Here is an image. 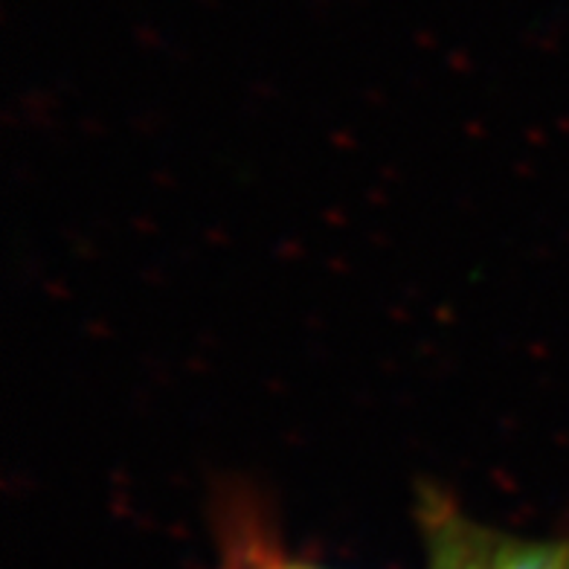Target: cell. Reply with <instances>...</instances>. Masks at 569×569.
Instances as JSON below:
<instances>
[{
	"mask_svg": "<svg viewBox=\"0 0 569 569\" xmlns=\"http://www.w3.org/2000/svg\"><path fill=\"white\" fill-rule=\"evenodd\" d=\"M425 569H569V538L535 540L477 523L445 497L421 500Z\"/></svg>",
	"mask_w": 569,
	"mask_h": 569,
	"instance_id": "1",
	"label": "cell"
},
{
	"mask_svg": "<svg viewBox=\"0 0 569 569\" xmlns=\"http://www.w3.org/2000/svg\"><path fill=\"white\" fill-rule=\"evenodd\" d=\"M230 529V563L236 569H320L311 567V563L293 561V558H288L282 549L268 543V540L259 535V529H256V523L250 517H232Z\"/></svg>",
	"mask_w": 569,
	"mask_h": 569,
	"instance_id": "2",
	"label": "cell"
}]
</instances>
